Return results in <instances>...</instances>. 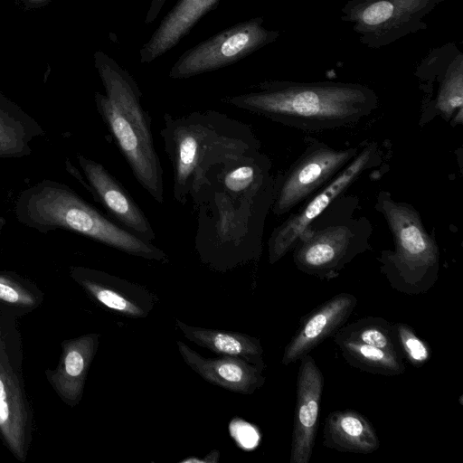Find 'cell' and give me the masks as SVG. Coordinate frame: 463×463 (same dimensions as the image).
Returning a JSON list of instances; mask_svg holds the SVG:
<instances>
[{
  "mask_svg": "<svg viewBox=\"0 0 463 463\" xmlns=\"http://www.w3.org/2000/svg\"><path fill=\"white\" fill-rule=\"evenodd\" d=\"M271 166L260 150L232 157L211 165L190 191L194 248L212 269L226 272L260 258L273 203Z\"/></svg>",
  "mask_w": 463,
  "mask_h": 463,
  "instance_id": "1",
  "label": "cell"
},
{
  "mask_svg": "<svg viewBox=\"0 0 463 463\" xmlns=\"http://www.w3.org/2000/svg\"><path fill=\"white\" fill-rule=\"evenodd\" d=\"M223 102L281 125L316 132L355 125L377 109L379 98L366 85L340 81L265 80Z\"/></svg>",
  "mask_w": 463,
  "mask_h": 463,
  "instance_id": "2",
  "label": "cell"
},
{
  "mask_svg": "<svg viewBox=\"0 0 463 463\" xmlns=\"http://www.w3.org/2000/svg\"><path fill=\"white\" fill-rule=\"evenodd\" d=\"M160 136L173 168L174 199L183 205L211 165L260 149L249 125L215 110L165 113Z\"/></svg>",
  "mask_w": 463,
  "mask_h": 463,
  "instance_id": "3",
  "label": "cell"
},
{
  "mask_svg": "<svg viewBox=\"0 0 463 463\" xmlns=\"http://www.w3.org/2000/svg\"><path fill=\"white\" fill-rule=\"evenodd\" d=\"M96 67L105 89V95L95 93L97 110L136 180L162 205L163 167L141 91L133 77L101 52L96 53Z\"/></svg>",
  "mask_w": 463,
  "mask_h": 463,
  "instance_id": "4",
  "label": "cell"
},
{
  "mask_svg": "<svg viewBox=\"0 0 463 463\" xmlns=\"http://www.w3.org/2000/svg\"><path fill=\"white\" fill-rule=\"evenodd\" d=\"M14 213L20 223L43 233L62 229L132 256L160 262L169 260L162 249L109 219L61 183L43 180L24 190Z\"/></svg>",
  "mask_w": 463,
  "mask_h": 463,
  "instance_id": "5",
  "label": "cell"
},
{
  "mask_svg": "<svg viewBox=\"0 0 463 463\" xmlns=\"http://www.w3.org/2000/svg\"><path fill=\"white\" fill-rule=\"evenodd\" d=\"M358 207V198L345 193L307 226L291 250L298 270L332 279L372 249L373 225L367 217L357 214Z\"/></svg>",
  "mask_w": 463,
  "mask_h": 463,
  "instance_id": "6",
  "label": "cell"
},
{
  "mask_svg": "<svg viewBox=\"0 0 463 463\" xmlns=\"http://www.w3.org/2000/svg\"><path fill=\"white\" fill-rule=\"evenodd\" d=\"M374 208L383 216L393 239V250H383L378 258L381 272L399 292H428L439 279L440 256L420 213L387 191L379 192Z\"/></svg>",
  "mask_w": 463,
  "mask_h": 463,
  "instance_id": "7",
  "label": "cell"
},
{
  "mask_svg": "<svg viewBox=\"0 0 463 463\" xmlns=\"http://www.w3.org/2000/svg\"><path fill=\"white\" fill-rule=\"evenodd\" d=\"M0 311V437L24 462L33 436V411L23 377L22 337L14 314Z\"/></svg>",
  "mask_w": 463,
  "mask_h": 463,
  "instance_id": "8",
  "label": "cell"
},
{
  "mask_svg": "<svg viewBox=\"0 0 463 463\" xmlns=\"http://www.w3.org/2000/svg\"><path fill=\"white\" fill-rule=\"evenodd\" d=\"M446 0H347L341 20L351 24L359 41L380 49L427 29L423 19Z\"/></svg>",
  "mask_w": 463,
  "mask_h": 463,
  "instance_id": "9",
  "label": "cell"
},
{
  "mask_svg": "<svg viewBox=\"0 0 463 463\" xmlns=\"http://www.w3.org/2000/svg\"><path fill=\"white\" fill-rule=\"evenodd\" d=\"M361 146L335 148L312 140L284 173L274 177L271 212L282 216L302 204L341 172Z\"/></svg>",
  "mask_w": 463,
  "mask_h": 463,
  "instance_id": "10",
  "label": "cell"
},
{
  "mask_svg": "<svg viewBox=\"0 0 463 463\" xmlns=\"http://www.w3.org/2000/svg\"><path fill=\"white\" fill-rule=\"evenodd\" d=\"M382 161L383 154L378 144L374 141L364 143L355 157L341 172L272 231L268 240L269 263L275 264L285 257L310 222Z\"/></svg>",
  "mask_w": 463,
  "mask_h": 463,
  "instance_id": "11",
  "label": "cell"
},
{
  "mask_svg": "<svg viewBox=\"0 0 463 463\" xmlns=\"http://www.w3.org/2000/svg\"><path fill=\"white\" fill-rule=\"evenodd\" d=\"M255 17L229 27L184 52L169 71L174 80L188 79L232 64L276 41L279 31Z\"/></svg>",
  "mask_w": 463,
  "mask_h": 463,
  "instance_id": "12",
  "label": "cell"
},
{
  "mask_svg": "<svg viewBox=\"0 0 463 463\" xmlns=\"http://www.w3.org/2000/svg\"><path fill=\"white\" fill-rule=\"evenodd\" d=\"M413 75L424 93L423 114L461 124L463 52L456 43L430 49L416 65Z\"/></svg>",
  "mask_w": 463,
  "mask_h": 463,
  "instance_id": "13",
  "label": "cell"
},
{
  "mask_svg": "<svg viewBox=\"0 0 463 463\" xmlns=\"http://www.w3.org/2000/svg\"><path fill=\"white\" fill-rule=\"evenodd\" d=\"M77 158L85 179L80 181L95 201L122 227L144 241H155L156 233L148 218L121 183L100 163L82 155Z\"/></svg>",
  "mask_w": 463,
  "mask_h": 463,
  "instance_id": "14",
  "label": "cell"
},
{
  "mask_svg": "<svg viewBox=\"0 0 463 463\" xmlns=\"http://www.w3.org/2000/svg\"><path fill=\"white\" fill-rule=\"evenodd\" d=\"M71 277L93 301L123 317L145 318L156 304V296L143 286L101 270L72 267Z\"/></svg>",
  "mask_w": 463,
  "mask_h": 463,
  "instance_id": "15",
  "label": "cell"
},
{
  "mask_svg": "<svg viewBox=\"0 0 463 463\" xmlns=\"http://www.w3.org/2000/svg\"><path fill=\"white\" fill-rule=\"evenodd\" d=\"M324 376L308 354L300 359L297 380L290 463H308L318 427Z\"/></svg>",
  "mask_w": 463,
  "mask_h": 463,
  "instance_id": "16",
  "label": "cell"
},
{
  "mask_svg": "<svg viewBox=\"0 0 463 463\" xmlns=\"http://www.w3.org/2000/svg\"><path fill=\"white\" fill-rule=\"evenodd\" d=\"M357 304L350 293H339L309 313L285 347L281 363L289 365L308 354L347 321Z\"/></svg>",
  "mask_w": 463,
  "mask_h": 463,
  "instance_id": "17",
  "label": "cell"
},
{
  "mask_svg": "<svg viewBox=\"0 0 463 463\" xmlns=\"http://www.w3.org/2000/svg\"><path fill=\"white\" fill-rule=\"evenodd\" d=\"M184 363L205 381L225 390L251 394L263 386L262 370L237 357L206 358L181 341L176 342Z\"/></svg>",
  "mask_w": 463,
  "mask_h": 463,
  "instance_id": "18",
  "label": "cell"
},
{
  "mask_svg": "<svg viewBox=\"0 0 463 463\" xmlns=\"http://www.w3.org/2000/svg\"><path fill=\"white\" fill-rule=\"evenodd\" d=\"M99 342L97 333L64 341L57 367L45 372L54 391L71 407L76 406L82 398L87 373Z\"/></svg>",
  "mask_w": 463,
  "mask_h": 463,
  "instance_id": "19",
  "label": "cell"
},
{
  "mask_svg": "<svg viewBox=\"0 0 463 463\" xmlns=\"http://www.w3.org/2000/svg\"><path fill=\"white\" fill-rule=\"evenodd\" d=\"M221 0H178L140 50V61L150 62L175 47L194 24Z\"/></svg>",
  "mask_w": 463,
  "mask_h": 463,
  "instance_id": "20",
  "label": "cell"
},
{
  "mask_svg": "<svg viewBox=\"0 0 463 463\" xmlns=\"http://www.w3.org/2000/svg\"><path fill=\"white\" fill-rule=\"evenodd\" d=\"M323 445L340 452L370 454L379 449L380 439L363 414L348 409L328 414L323 430Z\"/></svg>",
  "mask_w": 463,
  "mask_h": 463,
  "instance_id": "21",
  "label": "cell"
},
{
  "mask_svg": "<svg viewBox=\"0 0 463 463\" xmlns=\"http://www.w3.org/2000/svg\"><path fill=\"white\" fill-rule=\"evenodd\" d=\"M175 324L184 337L194 344L222 356L241 358L264 370V350L258 338L240 332L189 326L178 319Z\"/></svg>",
  "mask_w": 463,
  "mask_h": 463,
  "instance_id": "22",
  "label": "cell"
},
{
  "mask_svg": "<svg viewBox=\"0 0 463 463\" xmlns=\"http://www.w3.org/2000/svg\"><path fill=\"white\" fill-rule=\"evenodd\" d=\"M43 133L29 116L0 104V157L28 156L29 143Z\"/></svg>",
  "mask_w": 463,
  "mask_h": 463,
  "instance_id": "23",
  "label": "cell"
},
{
  "mask_svg": "<svg viewBox=\"0 0 463 463\" xmlns=\"http://www.w3.org/2000/svg\"><path fill=\"white\" fill-rule=\"evenodd\" d=\"M343 357L351 366L362 371L385 376H395L405 372L402 356L372 345L335 340Z\"/></svg>",
  "mask_w": 463,
  "mask_h": 463,
  "instance_id": "24",
  "label": "cell"
},
{
  "mask_svg": "<svg viewBox=\"0 0 463 463\" xmlns=\"http://www.w3.org/2000/svg\"><path fill=\"white\" fill-rule=\"evenodd\" d=\"M333 339L357 342L402 356L394 339L392 324L383 317H365L342 326L333 335Z\"/></svg>",
  "mask_w": 463,
  "mask_h": 463,
  "instance_id": "25",
  "label": "cell"
},
{
  "mask_svg": "<svg viewBox=\"0 0 463 463\" xmlns=\"http://www.w3.org/2000/svg\"><path fill=\"white\" fill-rule=\"evenodd\" d=\"M42 301L43 294L36 287L14 273L0 271V310L31 311Z\"/></svg>",
  "mask_w": 463,
  "mask_h": 463,
  "instance_id": "26",
  "label": "cell"
},
{
  "mask_svg": "<svg viewBox=\"0 0 463 463\" xmlns=\"http://www.w3.org/2000/svg\"><path fill=\"white\" fill-rule=\"evenodd\" d=\"M392 328L402 356L411 364L420 367L430 360V345L420 338L409 325L402 322L393 323Z\"/></svg>",
  "mask_w": 463,
  "mask_h": 463,
  "instance_id": "27",
  "label": "cell"
},
{
  "mask_svg": "<svg viewBox=\"0 0 463 463\" xmlns=\"http://www.w3.org/2000/svg\"><path fill=\"white\" fill-rule=\"evenodd\" d=\"M231 434L234 440L244 449H249L255 445V430L244 421L233 420L231 424Z\"/></svg>",
  "mask_w": 463,
  "mask_h": 463,
  "instance_id": "28",
  "label": "cell"
},
{
  "mask_svg": "<svg viewBox=\"0 0 463 463\" xmlns=\"http://www.w3.org/2000/svg\"><path fill=\"white\" fill-rule=\"evenodd\" d=\"M220 458V451L217 449L211 450L204 458L196 457L188 458L180 461V463H217Z\"/></svg>",
  "mask_w": 463,
  "mask_h": 463,
  "instance_id": "29",
  "label": "cell"
},
{
  "mask_svg": "<svg viewBox=\"0 0 463 463\" xmlns=\"http://www.w3.org/2000/svg\"><path fill=\"white\" fill-rule=\"evenodd\" d=\"M5 223V219L0 217V232L3 229Z\"/></svg>",
  "mask_w": 463,
  "mask_h": 463,
  "instance_id": "30",
  "label": "cell"
},
{
  "mask_svg": "<svg viewBox=\"0 0 463 463\" xmlns=\"http://www.w3.org/2000/svg\"><path fill=\"white\" fill-rule=\"evenodd\" d=\"M33 1H38V0H33Z\"/></svg>",
  "mask_w": 463,
  "mask_h": 463,
  "instance_id": "31",
  "label": "cell"
},
{
  "mask_svg": "<svg viewBox=\"0 0 463 463\" xmlns=\"http://www.w3.org/2000/svg\"><path fill=\"white\" fill-rule=\"evenodd\" d=\"M0 252H1V248H0Z\"/></svg>",
  "mask_w": 463,
  "mask_h": 463,
  "instance_id": "32",
  "label": "cell"
}]
</instances>
